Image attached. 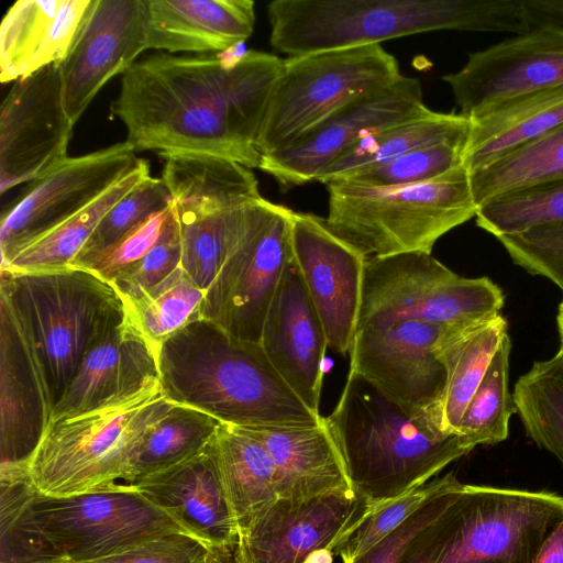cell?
<instances>
[{
    "mask_svg": "<svg viewBox=\"0 0 563 563\" xmlns=\"http://www.w3.org/2000/svg\"><path fill=\"white\" fill-rule=\"evenodd\" d=\"M283 63L257 51L229 62L152 54L122 75L110 114L135 152L207 154L258 168L256 141Z\"/></svg>",
    "mask_w": 563,
    "mask_h": 563,
    "instance_id": "obj_1",
    "label": "cell"
},
{
    "mask_svg": "<svg viewBox=\"0 0 563 563\" xmlns=\"http://www.w3.org/2000/svg\"><path fill=\"white\" fill-rule=\"evenodd\" d=\"M0 563L85 562L186 533L130 484L46 497L19 468L0 471Z\"/></svg>",
    "mask_w": 563,
    "mask_h": 563,
    "instance_id": "obj_2",
    "label": "cell"
},
{
    "mask_svg": "<svg viewBox=\"0 0 563 563\" xmlns=\"http://www.w3.org/2000/svg\"><path fill=\"white\" fill-rule=\"evenodd\" d=\"M159 383L173 402L238 427H312L323 422L282 378L260 343L198 318L157 351Z\"/></svg>",
    "mask_w": 563,
    "mask_h": 563,
    "instance_id": "obj_3",
    "label": "cell"
},
{
    "mask_svg": "<svg viewBox=\"0 0 563 563\" xmlns=\"http://www.w3.org/2000/svg\"><path fill=\"white\" fill-rule=\"evenodd\" d=\"M267 19L272 47L288 56L437 30H531L523 0H274Z\"/></svg>",
    "mask_w": 563,
    "mask_h": 563,
    "instance_id": "obj_4",
    "label": "cell"
},
{
    "mask_svg": "<svg viewBox=\"0 0 563 563\" xmlns=\"http://www.w3.org/2000/svg\"><path fill=\"white\" fill-rule=\"evenodd\" d=\"M323 421L351 486L374 504L424 485L475 448L459 433L410 417L353 371Z\"/></svg>",
    "mask_w": 563,
    "mask_h": 563,
    "instance_id": "obj_5",
    "label": "cell"
},
{
    "mask_svg": "<svg viewBox=\"0 0 563 563\" xmlns=\"http://www.w3.org/2000/svg\"><path fill=\"white\" fill-rule=\"evenodd\" d=\"M563 518V496L463 484L398 563H532Z\"/></svg>",
    "mask_w": 563,
    "mask_h": 563,
    "instance_id": "obj_6",
    "label": "cell"
},
{
    "mask_svg": "<svg viewBox=\"0 0 563 563\" xmlns=\"http://www.w3.org/2000/svg\"><path fill=\"white\" fill-rule=\"evenodd\" d=\"M327 187V225L366 258L431 253L442 235L477 212L470 173L463 165L406 186L369 187L338 180Z\"/></svg>",
    "mask_w": 563,
    "mask_h": 563,
    "instance_id": "obj_7",
    "label": "cell"
},
{
    "mask_svg": "<svg viewBox=\"0 0 563 563\" xmlns=\"http://www.w3.org/2000/svg\"><path fill=\"white\" fill-rule=\"evenodd\" d=\"M174 405L156 382L128 398L53 421L25 466L32 488L57 498L123 481L143 437Z\"/></svg>",
    "mask_w": 563,
    "mask_h": 563,
    "instance_id": "obj_8",
    "label": "cell"
},
{
    "mask_svg": "<svg viewBox=\"0 0 563 563\" xmlns=\"http://www.w3.org/2000/svg\"><path fill=\"white\" fill-rule=\"evenodd\" d=\"M0 295L29 329L55 405L89 347L124 311L111 284L78 267L40 273L0 269Z\"/></svg>",
    "mask_w": 563,
    "mask_h": 563,
    "instance_id": "obj_9",
    "label": "cell"
},
{
    "mask_svg": "<svg viewBox=\"0 0 563 563\" xmlns=\"http://www.w3.org/2000/svg\"><path fill=\"white\" fill-rule=\"evenodd\" d=\"M401 76L380 44L316 52L284 59L268 99L256 148L277 152L333 113Z\"/></svg>",
    "mask_w": 563,
    "mask_h": 563,
    "instance_id": "obj_10",
    "label": "cell"
},
{
    "mask_svg": "<svg viewBox=\"0 0 563 563\" xmlns=\"http://www.w3.org/2000/svg\"><path fill=\"white\" fill-rule=\"evenodd\" d=\"M501 289L456 275L431 253L366 258L357 328L399 321L471 327L500 314Z\"/></svg>",
    "mask_w": 563,
    "mask_h": 563,
    "instance_id": "obj_11",
    "label": "cell"
},
{
    "mask_svg": "<svg viewBox=\"0 0 563 563\" xmlns=\"http://www.w3.org/2000/svg\"><path fill=\"white\" fill-rule=\"evenodd\" d=\"M290 213L263 197L238 213L223 265L205 294L200 318L260 343L263 324L291 258Z\"/></svg>",
    "mask_w": 563,
    "mask_h": 563,
    "instance_id": "obj_12",
    "label": "cell"
},
{
    "mask_svg": "<svg viewBox=\"0 0 563 563\" xmlns=\"http://www.w3.org/2000/svg\"><path fill=\"white\" fill-rule=\"evenodd\" d=\"M181 241L180 267L207 291L228 254L239 209L262 198L252 169L207 154H161Z\"/></svg>",
    "mask_w": 563,
    "mask_h": 563,
    "instance_id": "obj_13",
    "label": "cell"
},
{
    "mask_svg": "<svg viewBox=\"0 0 563 563\" xmlns=\"http://www.w3.org/2000/svg\"><path fill=\"white\" fill-rule=\"evenodd\" d=\"M453 328L462 327L399 321L358 328L349 350L350 371L410 417L443 429L446 371L438 345Z\"/></svg>",
    "mask_w": 563,
    "mask_h": 563,
    "instance_id": "obj_14",
    "label": "cell"
},
{
    "mask_svg": "<svg viewBox=\"0 0 563 563\" xmlns=\"http://www.w3.org/2000/svg\"><path fill=\"white\" fill-rule=\"evenodd\" d=\"M374 504L352 486L308 498L278 497L239 530V563H332Z\"/></svg>",
    "mask_w": 563,
    "mask_h": 563,
    "instance_id": "obj_15",
    "label": "cell"
},
{
    "mask_svg": "<svg viewBox=\"0 0 563 563\" xmlns=\"http://www.w3.org/2000/svg\"><path fill=\"white\" fill-rule=\"evenodd\" d=\"M140 158L124 141L76 157L29 184L2 213L1 266L20 250L70 219L126 176Z\"/></svg>",
    "mask_w": 563,
    "mask_h": 563,
    "instance_id": "obj_16",
    "label": "cell"
},
{
    "mask_svg": "<svg viewBox=\"0 0 563 563\" xmlns=\"http://www.w3.org/2000/svg\"><path fill=\"white\" fill-rule=\"evenodd\" d=\"M419 79L401 75L395 82L346 104L292 144L262 155L258 168L271 175L283 192L318 176L366 134L423 115Z\"/></svg>",
    "mask_w": 563,
    "mask_h": 563,
    "instance_id": "obj_17",
    "label": "cell"
},
{
    "mask_svg": "<svg viewBox=\"0 0 563 563\" xmlns=\"http://www.w3.org/2000/svg\"><path fill=\"white\" fill-rule=\"evenodd\" d=\"M73 126L58 63L14 81L0 107V192L64 163Z\"/></svg>",
    "mask_w": 563,
    "mask_h": 563,
    "instance_id": "obj_18",
    "label": "cell"
},
{
    "mask_svg": "<svg viewBox=\"0 0 563 563\" xmlns=\"http://www.w3.org/2000/svg\"><path fill=\"white\" fill-rule=\"evenodd\" d=\"M442 79L467 119L508 99L563 86V30L539 27L471 53Z\"/></svg>",
    "mask_w": 563,
    "mask_h": 563,
    "instance_id": "obj_19",
    "label": "cell"
},
{
    "mask_svg": "<svg viewBox=\"0 0 563 563\" xmlns=\"http://www.w3.org/2000/svg\"><path fill=\"white\" fill-rule=\"evenodd\" d=\"M144 0H90L58 63L66 113L75 124L100 89L147 49Z\"/></svg>",
    "mask_w": 563,
    "mask_h": 563,
    "instance_id": "obj_20",
    "label": "cell"
},
{
    "mask_svg": "<svg viewBox=\"0 0 563 563\" xmlns=\"http://www.w3.org/2000/svg\"><path fill=\"white\" fill-rule=\"evenodd\" d=\"M290 244L328 346L347 353L357 328L366 257L336 236L325 219L292 210Z\"/></svg>",
    "mask_w": 563,
    "mask_h": 563,
    "instance_id": "obj_21",
    "label": "cell"
},
{
    "mask_svg": "<svg viewBox=\"0 0 563 563\" xmlns=\"http://www.w3.org/2000/svg\"><path fill=\"white\" fill-rule=\"evenodd\" d=\"M54 407L34 340L0 295V468H25L52 423Z\"/></svg>",
    "mask_w": 563,
    "mask_h": 563,
    "instance_id": "obj_22",
    "label": "cell"
},
{
    "mask_svg": "<svg viewBox=\"0 0 563 563\" xmlns=\"http://www.w3.org/2000/svg\"><path fill=\"white\" fill-rule=\"evenodd\" d=\"M260 344L295 394L320 413L328 340L292 255L268 308Z\"/></svg>",
    "mask_w": 563,
    "mask_h": 563,
    "instance_id": "obj_23",
    "label": "cell"
},
{
    "mask_svg": "<svg viewBox=\"0 0 563 563\" xmlns=\"http://www.w3.org/2000/svg\"><path fill=\"white\" fill-rule=\"evenodd\" d=\"M156 382L157 355L123 311L85 354L52 422L128 398Z\"/></svg>",
    "mask_w": 563,
    "mask_h": 563,
    "instance_id": "obj_24",
    "label": "cell"
},
{
    "mask_svg": "<svg viewBox=\"0 0 563 563\" xmlns=\"http://www.w3.org/2000/svg\"><path fill=\"white\" fill-rule=\"evenodd\" d=\"M130 485L208 548L236 544L238 523L209 444Z\"/></svg>",
    "mask_w": 563,
    "mask_h": 563,
    "instance_id": "obj_25",
    "label": "cell"
},
{
    "mask_svg": "<svg viewBox=\"0 0 563 563\" xmlns=\"http://www.w3.org/2000/svg\"><path fill=\"white\" fill-rule=\"evenodd\" d=\"M147 49L223 53L253 33L252 0H144Z\"/></svg>",
    "mask_w": 563,
    "mask_h": 563,
    "instance_id": "obj_26",
    "label": "cell"
},
{
    "mask_svg": "<svg viewBox=\"0 0 563 563\" xmlns=\"http://www.w3.org/2000/svg\"><path fill=\"white\" fill-rule=\"evenodd\" d=\"M90 0H19L0 25V80L16 81L60 63Z\"/></svg>",
    "mask_w": 563,
    "mask_h": 563,
    "instance_id": "obj_27",
    "label": "cell"
},
{
    "mask_svg": "<svg viewBox=\"0 0 563 563\" xmlns=\"http://www.w3.org/2000/svg\"><path fill=\"white\" fill-rule=\"evenodd\" d=\"M268 453L278 497L308 498L351 486L324 421L312 427H240Z\"/></svg>",
    "mask_w": 563,
    "mask_h": 563,
    "instance_id": "obj_28",
    "label": "cell"
},
{
    "mask_svg": "<svg viewBox=\"0 0 563 563\" xmlns=\"http://www.w3.org/2000/svg\"><path fill=\"white\" fill-rule=\"evenodd\" d=\"M463 166L473 172L563 124V86L499 102L470 119Z\"/></svg>",
    "mask_w": 563,
    "mask_h": 563,
    "instance_id": "obj_29",
    "label": "cell"
},
{
    "mask_svg": "<svg viewBox=\"0 0 563 563\" xmlns=\"http://www.w3.org/2000/svg\"><path fill=\"white\" fill-rule=\"evenodd\" d=\"M209 445L240 530L278 498L275 467L264 446L238 426L221 422Z\"/></svg>",
    "mask_w": 563,
    "mask_h": 563,
    "instance_id": "obj_30",
    "label": "cell"
},
{
    "mask_svg": "<svg viewBox=\"0 0 563 563\" xmlns=\"http://www.w3.org/2000/svg\"><path fill=\"white\" fill-rule=\"evenodd\" d=\"M470 119L460 113H428L375 130L358 140L317 178L328 185L360 170L384 165L413 150L453 141H467Z\"/></svg>",
    "mask_w": 563,
    "mask_h": 563,
    "instance_id": "obj_31",
    "label": "cell"
},
{
    "mask_svg": "<svg viewBox=\"0 0 563 563\" xmlns=\"http://www.w3.org/2000/svg\"><path fill=\"white\" fill-rule=\"evenodd\" d=\"M506 334L507 322L498 314L471 327L453 328L439 343L438 354L446 371L442 407L446 432L456 433L460 419Z\"/></svg>",
    "mask_w": 563,
    "mask_h": 563,
    "instance_id": "obj_32",
    "label": "cell"
},
{
    "mask_svg": "<svg viewBox=\"0 0 563 563\" xmlns=\"http://www.w3.org/2000/svg\"><path fill=\"white\" fill-rule=\"evenodd\" d=\"M148 176V162L140 158L126 176L70 219L24 246L0 269L40 273L69 268L102 217Z\"/></svg>",
    "mask_w": 563,
    "mask_h": 563,
    "instance_id": "obj_33",
    "label": "cell"
},
{
    "mask_svg": "<svg viewBox=\"0 0 563 563\" xmlns=\"http://www.w3.org/2000/svg\"><path fill=\"white\" fill-rule=\"evenodd\" d=\"M470 173L477 209L489 200L563 177V124Z\"/></svg>",
    "mask_w": 563,
    "mask_h": 563,
    "instance_id": "obj_34",
    "label": "cell"
},
{
    "mask_svg": "<svg viewBox=\"0 0 563 563\" xmlns=\"http://www.w3.org/2000/svg\"><path fill=\"white\" fill-rule=\"evenodd\" d=\"M220 423L201 410L175 404L143 437L123 482L132 484L200 453Z\"/></svg>",
    "mask_w": 563,
    "mask_h": 563,
    "instance_id": "obj_35",
    "label": "cell"
},
{
    "mask_svg": "<svg viewBox=\"0 0 563 563\" xmlns=\"http://www.w3.org/2000/svg\"><path fill=\"white\" fill-rule=\"evenodd\" d=\"M206 291L179 266L164 280L139 295L123 299L126 318L151 344L157 355L161 345L191 321Z\"/></svg>",
    "mask_w": 563,
    "mask_h": 563,
    "instance_id": "obj_36",
    "label": "cell"
},
{
    "mask_svg": "<svg viewBox=\"0 0 563 563\" xmlns=\"http://www.w3.org/2000/svg\"><path fill=\"white\" fill-rule=\"evenodd\" d=\"M512 398L528 437L563 464V353L534 362Z\"/></svg>",
    "mask_w": 563,
    "mask_h": 563,
    "instance_id": "obj_37",
    "label": "cell"
},
{
    "mask_svg": "<svg viewBox=\"0 0 563 563\" xmlns=\"http://www.w3.org/2000/svg\"><path fill=\"white\" fill-rule=\"evenodd\" d=\"M510 350L506 334L456 427V433L475 446L496 444L508 437L509 419L517 412L508 388Z\"/></svg>",
    "mask_w": 563,
    "mask_h": 563,
    "instance_id": "obj_38",
    "label": "cell"
},
{
    "mask_svg": "<svg viewBox=\"0 0 563 563\" xmlns=\"http://www.w3.org/2000/svg\"><path fill=\"white\" fill-rule=\"evenodd\" d=\"M476 224L496 238L563 223V177L494 198L476 212Z\"/></svg>",
    "mask_w": 563,
    "mask_h": 563,
    "instance_id": "obj_39",
    "label": "cell"
},
{
    "mask_svg": "<svg viewBox=\"0 0 563 563\" xmlns=\"http://www.w3.org/2000/svg\"><path fill=\"white\" fill-rule=\"evenodd\" d=\"M465 145L466 141H453L413 150L384 165L360 170L339 180L369 187L423 183L462 166Z\"/></svg>",
    "mask_w": 563,
    "mask_h": 563,
    "instance_id": "obj_40",
    "label": "cell"
},
{
    "mask_svg": "<svg viewBox=\"0 0 563 563\" xmlns=\"http://www.w3.org/2000/svg\"><path fill=\"white\" fill-rule=\"evenodd\" d=\"M170 206L172 197L164 180L148 176L102 217L73 264L107 249L139 223Z\"/></svg>",
    "mask_w": 563,
    "mask_h": 563,
    "instance_id": "obj_41",
    "label": "cell"
},
{
    "mask_svg": "<svg viewBox=\"0 0 563 563\" xmlns=\"http://www.w3.org/2000/svg\"><path fill=\"white\" fill-rule=\"evenodd\" d=\"M441 477L402 494L376 504L363 522L342 545L339 555L342 563H350L364 554L388 533L413 515L438 490Z\"/></svg>",
    "mask_w": 563,
    "mask_h": 563,
    "instance_id": "obj_42",
    "label": "cell"
},
{
    "mask_svg": "<svg viewBox=\"0 0 563 563\" xmlns=\"http://www.w3.org/2000/svg\"><path fill=\"white\" fill-rule=\"evenodd\" d=\"M181 262V241L173 207L157 243L140 261L118 274L109 284L121 300L132 298L164 280Z\"/></svg>",
    "mask_w": 563,
    "mask_h": 563,
    "instance_id": "obj_43",
    "label": "cell"
},
{
    "mask_svg": "<svg viewBox=\"0 0 563 563\" xmlns=\"http://www.w3.org/2000/svg\"><path fill=\"white\" fill-rule=\"evenodd\" d=\"M497 240L515 264L532 275L550 279L563 290V223L503 235Z\"/></svg>",
    "mask_w": 563,
    "mask_h": 563,
    "instance_id": "obj_44",
    "label": "cell"
},
{
    "mask_svg": "<svg viewBox=\"0 0 563 563\" xmlns=\"http://www.w3.org/2000/svg\"><path fill=\"white\" fill-rule=\"evenodd\" d=\"M172 206L139 223L117 242L70 267L89 271L110 283L118 274L140 261L159 240Z\"/></svg>",
    "mask_w": 563,
    "mask_h": 563,
    "instance_id": "obj_45",
    "label": "cell"
},
{
    "mask_svg": "<svg viewBox=\"0 0 563 563\" xmlns=\"http://www.w3.org/2000/svg\"><path fill=\"white\" fill-rule=\"evenodd\" d=\"M457 481L452 473L442 476L440 487L422 507L373 548L350 563H398L411 539L442 510Z\"/></svg>",
    "mask_w": 563,
    "mask_h": 563,
    "instance_id": "obj_46",
    "label": "cell"
},
{
    "mask_svg": "<svg viewBox=\"0 0 563 563\" xmlns=\"http://www.w3.org/2000/svg\"><path fill=\"white\" fill-rule=\"evenodd\" d=\"M207 550L198 539L177 532L109 556L77 563H203Z\"/></svg>",
    "mask_w": 563,
    "mask_h": 563,
    "instance_id": "obj_47",
    "label": "cell"
},
{
    "mask_svg": "<svg viewBox=\"0 0 563 563\" xmlns=\"http://www.w3.org/2000/svg\"><path fill=\"white\" fill-rule=\"evenodd\" d=\"M523 3L531 30L539 27L563 30V0H523Z\"/></svg>",
    "mask_w": 563,
    "mask_h": 563,
    "instance_id": "obj_48",
    "label": "cell"
},
{
    "mask_svg": "<svg viewBox=\"0 0 563 563\" xmlns=\"http://www.w3.org/2000/svg\"><path fill=\"white\" fill-rule=\"evenodd\" d=\"M532 563H563V518L544 539Z\"/></svg>",
    "mask_w": 563,
    "mask_h": 563,
    "instance_id": "obj_49",
    "label": "cell"
},
{
    "mask_svg": "<svg viewBox=\"0 0 563 563\" xmlns=\"http://www.w3.org/2000/svg\"><path fill=\"white\" fill-rule=\"evenodd\" d=\"M203 563H239L235 545L209 547Z\"/></svg>",
    "mask_w": 563,
    "mask_h": 563,
    "instance_id": "obj_50",
    "label": "cell"
},
{
    "mask_svg": "<svg viewBox=\"0 0 563 563\" xmlns=\"http://www.w3.org/2000/svg\"><path fill=\"white\" fill-rule=\"evenodd\" d=\"M556 320H558V329H559L560 342H561L560 352L563 353V300L559 306V312H558Z\"/></svg>",
    "mask_w": 563,
    "mask_h": 563,
    "instance_id": "obj_51",
    "label": "cell"
}]
</instances>
